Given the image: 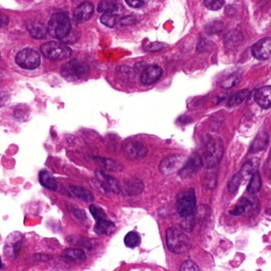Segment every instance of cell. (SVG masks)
Returning <instances> with one entry per match:
<instances>
[{
  "label": "cell",
  "instance_id": "36",
  "mask_svg": "<svg viewBox=\"0 0 271 271\" xmlns=\"http://www.w3.org/2000/svg\"><path fill=\"white\" fill-rule=\"evenodd\" d=\"M180 271H201L195 262L191 260L184 262L181 265Z\"/></svg>",
  "mask_w": 271,
  "mask_h": 271
},
{
  "label": "cell",
  "instance_id": "14",
  "mask_svg": "<svg viewBox=\"0 0 271 271\" xmlns=\"http://www.w3.org/2000/svg\"><path fill=\"white\" fill-rule=\"evenodd\" d=\"M94 13V6L89 2H82L74 11L73 18L78 23H83L90 19Z\"/></svg>",
  "mask_w": 271,
  "mask_h": 271
},
{
  "label": "cell",
  "instance_id": "3",
  "mask_svg": "<svg viewBox=\"0 0 271 271\" xmlns=\"http://www.w3.org/2000/svg\"><path fill=\"white\" fill-rule=\"evenodd\" d=\"M71 22L66 14L56 12L48 21L47 30L49 35L58 39H64L70 33Z\"/></svg>",
  "mask_w": 271,
  "mask_h": 271
},
{
  "label": "cell",
  "instance_id": "4",
  "mask_svg": "<svg viewBox=\"0 0 271 271\" xmlns=\"http://www.w3.org/2000/svg\"><path fill=\"white\" fill-rule=\"evenodd\" d=\"M196 205V194L192 189L184 190L176 195V212L184 219L193 216Z\"/></svg>",
  "mask_w": 271,
  "mask_h": 271
},
{
  "label": "cell",
  "instance_id": "2",
  "mask_svg": "<svg viewBox=\"0 0 271 271\" xmlns=\"http://www.w3.org/2000/svg\"><path fill=\"white\" fill-rule=\"evenodd\" d=\"M165 240L168 249L175 254H185L191 247L190 239L181 230L176 227H170L165 232Z\"/></svg>",
  "mask_w": 271,
  "mask_h": 271
},
{
  "label": "cell",
  "instance_id": "39",
  "mask_svg": "<svg viewBox=\"0 0 271 271\" xmlns=\"http://www.w3.org/2000/svg\"><path fill=\"white\" fill-rule=\"evenodd\" d=\"M165 46L163 43H160V42H154L152 44H150V46H148L145 49H147L149 51H159L161 50L162 48H165Z\"/></svg>",
  "mask_w": 271,
  "mask_h": 271
},
{
  "label": "cell",
  "instance_id": "17",
  "mask_svg": "<svg viewBox=\"0 0 271 271\" xmlns=\"http://www.w3.org/2000/svg\"><path fill=\"white\" fill-rule=\"evenodd\" d=\"M255 100L261 108L267 109L271 107V86L259 88L255 95Z\"/></svg>",
  "mask_w": 271,
  "mask_h": 271
},
{
  "label": "cell",
  "instance_id": "24",
  "mask_svg": "<svg viewBox=\"0 0 271 271\" xmlns=\"http://www.w3.org/2000/svg\"><path fill=\"white\" fill-rule=\"evenodd\" d=\"M115 226L112 222L107 221L106 219L96 221L95 225V232L98 235H111L114 232Z\"/></svg>",
  "mask_w": 271,
  "mask_h": 271
},
{
  "label": "cell",
  "instance_id": "30",
  "mask_svg": "<svg viewBox=\"0 0 271 271\" xmlns=\"http://www.w3.org/2000/svg\"><path fill=\"white\" fill-rule=\"evenodd\" d=\"M243 180V176L241 175L240 172L237 173L232 176L228 183V190L231 192H235L238 190Z\"/></svg>",
  "mask_w": 271,
  "mask_h": 271
},
{
  "label": "cell",
  "instance_id": "10",
  "mask_svg": "<svg viewBox=\"0 0 271 271\" xmlns=\"http://www.w3.org/2000/svg\"><path fill=\"white\" fill-rule=\"evenodd\" d=\"M202 165L201 156L198 153H194L190 159H188L183 167L179 170L178 175L181 178H191L198 173Z\"/></svg>",
  "mask_w": 271,
  "mask_h": 271
},
{
  "label": "cell",
  "instance_id": "43",
  "mask_svg": "<svg viewBox=\"0 0 271 271\" xmlns=\"http://www.w3.org/2000/svg\"><path fill=\"white\" fill-rule=\"evenodd\" d=\"M72 212H73V215L80 220H84L86 218V216L83 211L81 210L78 209V208H74V209L72 210Z\"/></svg>",
  "mask_w": 271,
  "mask_h": 271
},
{
  "label": "cell",
  "instance_id": "37",
  "mask_svg": "<svg viewBox=\"0 0 271 271\" xmlns=\"http://www.w3.org/2000/svg\"><path fill=\"white\" fill-rule=\"evenodd\" d=\"M242 39V36L239 32L238 31H233V32H230L228 34H227V42L228 43H239L240 40Z\"/></svg>",
  "mask_w": 271,
  "mask_h": 271
},
{
  "label": "cell",
  "instance_id": "41",
  "mask_svg": "<svg viewBox=\"0 0 271 271\" xmlns=\"http://www.w3.org/2000/svg\"><path fill=\"white\" fill-rule=\"evenodd\" d=\"M126 2L132 8H140L145 4V2L143 1H138V0H127Z\"/></svg>",
  "mask_w": 271,
  "mask_h": 271
},
{
  "label": "cell",
  "instance_id": "25",
  "mask_svg": "<svg viewBox=\"0 0 271 271\" xmlns=\"http://www.w3.org/2000/svg\"><path fill=\"white\" fill-rule=\"evenodd\" d=\"M261 186H262V179L258 171H255L252 175L249 185L247 186V192L251 195H255L259 192Z\"/></svg>",
  "mask_w": 271,
  "mask_h": 271
},
{
  "label": "cell",
  "instance_id": "29",
  "mask_svg": "<svg viewBox=\"0 0 271 271\" xmlns=\"http://www.w3.org/2000/svg\"><path fill=\"white\" fill-rule=\"evenodd\" d=\"M118 19H119V16H117L115 13L103 14L100 17V22L105 25L106 27H110V28L115 27L118 22Z\"/></svg>",
  "mask_w": 271,
  "mask_h": 271
},
{
  "label": "cell",
  "instance_id": "22",
  "mask_svg": "<svg viewBox=\"0 0 271 271\" xmlns=\"http://www.w3.org/2000/svg\"><path fill=\"white\" fill-rule=\"evenodd\" d=\"M62 257L73 262H80L86 258V255L83 250L66 249L62 254Z\"/></svg>",
  "mask_w": 271,
  "mask_h": 271
},
{
  "label": "cell",
  "instance_id": "19",
  "mask_svg": "<svg viewBox=\"0 0 271 271\" xmlns=\"http://www.w3.org/2000/svg\"><path fill=\"white\" fill-rule=\"evenodd\" d=\"M27 28L33 38L42 39L47 36L48 33L47 27H46L42 22L37 21H29L27 22Z\"/></svg>",
  "mask_w": 271,
  "mask_h": 271
},
{
  "label": "cell",
  "instance_id": "38",
  "mask_svg": "<svg viewBox=\"0 0 271 271\" xmlns=\"http://www.w3.org/2000/svg\"><path fill=\"white\" fill-rule=\"evenodd\" d=\"M193 216L192 217H190V218H186L184 220L183 222L181 223V227H182V229L185 230V231H191L193 227Z\"/></svg>",
  "mask_w": 271,
  "mask_h": 271
},
{
  "label": "cell",
  "instance_id": "12",
  "mask_svg": "<svg viewBox=\"0 0 271 271\" xmlns=\"http://www.w3.org/2000/svg\"><path fill=\"white\" fill-rule=\"evenodd\" d=\"M124 154L130 160H139L146 156L148 153L147 148L139 142L134 141L128 143L124 145L123 149Z\"/></svg>",
  "mask_w": 271,
  "mask_h": 271
},
{
  "label": "cell",
  "instance_id": "34",
  "mask_svg": "<svg viewBox=\"0 0 271 271\" xmlns=\"http://www.w3.org/2000/svg\"><path fill=\"white\" fill-rule=\"evenodd\" d=\"M224 2L222 0H206L204 2L205 7L211 11H218L223 7Z\"/></svg>",
  "mask_w": 271,
  "mask_h": 271
},
{
  "label": "cell",
  "instance_id": "18",
  "mask_svg": "<svg viewBox=\"0 0 271 271\" xmlns=\"http://www.w3.org/2000/svg\"><path fill=\"white\" fill-rule=\"evenodd\" d=\"M93 159L98 165L112 172H121L124 170V165L115 159H106L101 157H94Z\"/></svg>",
  "mask_w": 271,
  "mask_h": 271
},
{
  "label": "cell",
  "instance_id": "21",
  "mask_svg": "<svg viewBox=\"0 0 271 271\" xmlns=\"http://www.w3.org/2000/svg\"><path fill=\"white\" fill-rule=\"evenodd\" d=\"M68 191L70 192L71 195H73V196L80 199L81 201H85V202H91L94 200V196L93 193L89 190L80 187V186L71 185L68 188Z\"/></svg>",
  "mask_w": 271,
  "mask_h": 271
},
{
  "label": "cell",
  "instance_id": "35",
  "mask_svg": "<svg viewBox=\"0 0 271 271\" xmlns=\"http://www.w3.org/2000/svg\"><path fill=\"white\" fill-rule=\"evenodd\" d=\"M239 172L243 176V179L247 176H252L255 171L254 172V165L252 161H247V163H245Z\"/></svg>",
  "mask_w": 271,
  "mask_h": 271
},
{
  "label": "cell",
  "instance_id": "7",
  "mask_svg": "<svg viewBox=\"0 0 271 271\" xmlns=\"http://www.w3.org/2000/svg\"><path fill=\"white\" fill-rule=\"evenodd\" d=\"M23 240V236L19 232H11L7 236L3 247V254L7 259L13 260L17 258L18 253L22 249Z\"/></svg>",
  "mask_w": 271,
  "mask_h": 271
},
{
  "label": "cell",
  "instance_id": "33",
  "mask_svg": "<svg viewBox=\"0 0 271 271\" xmlns=\"http://www.w3.org/2000/svg\"><path fill=\"white\" fill-rule=\"evenodd\" d=\"M89 211H90L92 216H93V218L95 219L96 221L106 218V215H105L104 209L97 205H91L89 207Z\"/></svg>",
  "mask_w": 271,
  "mask_h": 271
},
{
  "label": "cell",
  "instance_id": "20",
  "mask_svg": "<svg viewBox=\"0 0 271 271\" xmlns=\"http://www.w3.org/2000/svg\"><path fill=\"white\" fill-rule=\"evenodd\" d=\"M39 181L41 185L47 190L51 191H56L58 190V181L55 177L47 170H42L39 173Z\"/></svg>",
  "mask_w": 271,
  "mask_h": 271
},
{
  "label": "cell",
  "instance_id": "27",
  "mask_svg": "<svg viewBox=\"0 0 271 271\" xmlns=\"http://www.w3.org/2000/svg\"><path fill=\"white\" fill-rule=\"evenodd\" d=\"M118 4L114 1L107 0L99 2L97 7V11L101 13H115V11L118 9Z\"/></svg>",
  "mask_w": 271,
  "mask_h": 271
},
{
  "label": "cell",
  "instance_id": "1",
  "mask_svg": "<svg viewBox=\"0 0 271 271\" xmlns=\"http://www.w3.org/2000/svg\"><path fill=\"white\" fill-rule=\"evenodd\" d=\"M199 155L204 167L208 170L213 169L218 165L223 157V142L218 137L207 136Z\"/></svg>",
  "mask_w": 271,
  "mask_h": 271
},
{
  "label": "cell",
  "instance_id": "15",
  "mask_svg": "<svg viewBox=\"0 0 271 271\" xmlns=\"http://www.w3.org/2000/svg\"><path fill=\"white\" fill-rule=\"evenodd\" d=\"M162 74H163V70L159 65L154 64L146 67L142 73V83L147 85L155 84V82L158 81L161 78Z\"/></svg>",
  "mask_w": 271,
  "mask_h": 271
},
{
  "label": "cell",
  "instance_id": "9",
  "mask_svg": "<svg viewBox=\"0 0 271 271\" xmlns=\"http://www.w3.org/2000/svg\"><path fill=\"white\" fill-rule=\"evenodd\" d=\"M185 157L181 155H173L166 157L159 165V170L164 175H170L181 170L185 165Z\"/></svg>",
  "mask_w": 271,
  "mask_h": 271
},
{
  "label": "cell",
  "instance_id": "23",
  "mask_svg": "<svg viewBox=\"0 0 271 271\" xmlns=\"http://www.w3.org/2000/svg\"><path fill=\"white\" fill-rule=\"evenodd\" d=\"M269 143V137L267 133H260L256 136L253 143L251 146V151L252 153L260 152L267 147Z\"/></svg>",
  "mask_w": 271,
  "mask_h": 271
},
{
  "label": "cell",
  "instance_id": "16",
  "mask_svg": "<svg viewBox=\"0 0 271 271\" xmlns=\"http://www.w3.org/2000/svg\"><path fill=\"white\" fill-rule=\"evenodd\" d=\"M120 189L128 196H135L143 191L144 185L139 179H131L124 181L123 185H120Z\"/></svg>",
  "mask_w": 271,
  "mask_h": 271
},
{
  "label": "cell",
  "instance_id": "11",
  "mask_svg": "<svg viewBox=\"0 0 271 271\" xmlns=\"http://www.w3.org/2000/svg\"><path fill=\"white\" fill-rule=\"evenodd\" d=\"M96 176L99 181V185L105 192L113 193H119L121 192L120 185L116 179L104 172V170H97L96 171Z\"/></svg>",
  "mask_w": 271,
  "mask_h": 271
},
{
  "label": "cell",
  "instance_id": "28",
  "mask_svg": "<svg viewBox=\"0 0 271 271\" xmlns=\"http://www.w3.org/2000/svg\"><path fill=\"white\" fill-rule=\"evenodd\" d=\"M124 243L129 248H135L140 243V236L135 232H130L125 236Z\"/></svg>",
  "mask_w": 271,
  "mask_h": 271
},
{
  "label": "cell",
  "instance_id": "8",
  "mask_svg": "<svg viewBox=\"0 0 271 271\" xmlns=\"http://www.w3.org/2000/svg\"><path fill=\"white\" fill-rule=\"evenodd\" d=\"M16 62L21 68L33 70L39 67L41 58L37 51L32 48H24L17 53Z\"/></svg>",
  "mask_w": 271,
  "mask_h": 271
},
{
  "label": "cell",
  "instance_id": "13",
  "mask_svg": "<svg viewBox=\"0 0 271 271\" xmlns=\"http://www.w3.org/2000/svg\"><path fill=\"white\" fill-rule=\"evenodd\" d=\"M252 55L258 60H267L271 56V38L259 40L252 48Z\"/></svg>",
  "mask_w": 271,
  "mask_h": 271
},
{
  "label": "cell",
  "instance_id": "40",
  "mask_svg": "<svg viewBox=\"0 0 271 271\" xmlns=\"http://www.w3.org/2000/svg\"><path fill=\"white\" fill-rule=\"evenodd\" d=\"M245 212V205H237L236 207H234L233 209L230 212V213L233 215V216H240L243 212Z\"/></svg>",
  "mask_w": 271,
  "mask_h": 271
},
{
  "label": "cell",
  "instance_id": "26",
  "mask_svg": "<svg viewBox=\"0 0 271 271\" xmlns=\"http://www.w3.org/2000/svg\"><path fill=\"white\" fill-rule=\"evenodd\" d=\"M249 95V91L247 89L239 91L238 93H235L232 96L230 97L227 101V107L234 108L242 104V101Z\"/></svg>",
  "mask_w": 271,
  "mask_h": 271
},
{
  "label": "cell",
  "instance_id": "42",
  "mask_svg": "<svg viewBox=\"0 0 271 271\" xmlns=\"http://www.w3.org/2000/svg\"><path fill=\"white\" fill-rule=\"evenodd\" d=\"M135 18L134 16H126L120 20V24L123 26H128V25L132 24L135 22Z\"/></svg>",
  "mask_w": 271,
  "mask_h": 271
},
{
  "label": "cell",
  "instance_id": "6",
  "mask_svg": "<svg viewBox=\"0 0 271 271\" xmlns=\"http://www.w3.org/2000/svg\"><path fill=\"white\" fill-rule=\"evenodd\" d=\"M90 70V67L86 63L73 60L64 64L62 68V74L68 80L81 79L86 76Z\"/></svg>",
  "mask_w": 271,
  "mask_h": 271
},
{
  "label": "cell",
  "instance_id": "31",
  "mask_svg": "<svg viewBox=\"0 0 271 271\" xmlns=\"http://www.w3.org/2000/svg\"><path fill=\"white\" fill-rule=\"evenodd\" d=\"M223 30V22L220 21H213L206 25L205 31L206 33L208 34H216V33H221Z\"/></svg>",
  "mask_w": 271,
  "mask_h": 271
},
{
  "label": "cell",
  "instance_id": "32",
  "mask_svg": "<svg viewBox=\"0 0 271 271\" xmlns=\"http://www.w3.org/2000/svg\"><path fill=\"white\" fill-rule=\"evenodd\" d=\"M239 80H240V77L238 73H234L232 75L229 76V78H227V79H225L222 81L221 87L225 89H229L232 87L236 86L239 81Z\"/></svg>",
  "mask_w": 271,
  "mask_h": 271
},
{
  "label": "cell",
  "instance_id": "5",
  "mask_svg": "<svg viewBox=\"0 0 271 271\" xmlns=\"http://www.w3.org/2000/svg\"><path fill=\"white\" fill-rule=\"evenodd\" d=\"M45 58L52 61H62L72 55V49L68 46L58 42H48L40 47Z\"/></svg>",
  "mask_w": 271,
  "mask_h": 271
}]
</instances>
